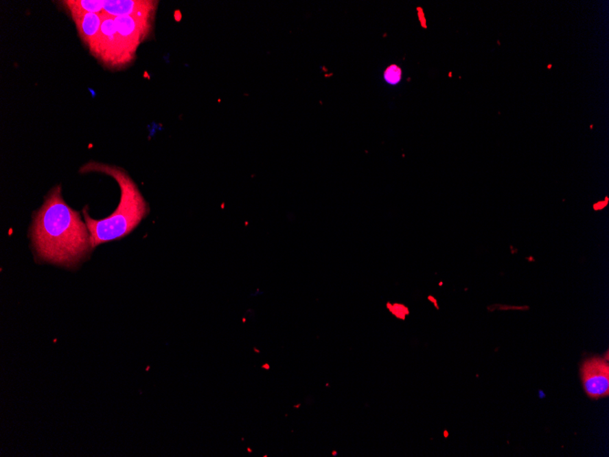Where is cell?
<instances>
[{
  "instance_id": "obj_1",
  "label": "cell",
  "mask_w": 609,
  "mask_h": 457,
  "mask_svg": "<svg viewBox=\"0 0 609 457\" xmlns=\"http://www.w3.org/2000/svg\"><path fill=\"white\" fill-rule=\"evenodd\" d=\"M32 238L38 258L64 267L76 266L93 249L87 225L64 201L60 186L35 214Z\"/></svg>"
},
{
  "instance_id": "obj_2",
  "label": "cell",
  "mask_w": 609,
  "mask_h": 457,
  "mask_svg": "<svg viewBox=\"0 0 609 457\" xmlns=\"http://www.w3.org/2000/svg\"><path fill=\"white\" fill-rule=\"evenodd\" d=\"M99 172L114 178L121 188V201L115 212L107 219L94 220L83 209L86 225L91 236V249L106 242L129 235L148 213V205L135 181L121 167L89 161L80 172Z\"/></svg>"
},
{
  "instance_id": "obj_7",
  "label": "cell",
  "mask_w": 609,
  "mask_h": 457,
  "mask_svg": "<svg viewBox=\"0 0 609 457\" xmlns=\"http://www.w3.org/2000/svg\"><path fill=\"white\" fill-rule=\"evenodd\" d=\"M157 7L158 1L151 0H104V12L116 18L157 10Z\"/></svg>"
},
{
  "instance_id": "obj_6",
  "label": "cell",
  "mask_w": 609,
  "mask_h": 457,
  "mask_svg": "<svg viewBox=\"0 0 609 457\" xmlns=\"http://www.w3.org/2000/svg\"><path fill=\"white\" fill-rule=\"evenodd\" d=\"M68 12L76 25L80 40L91 52L101 32L102 13L80 12L75 10H68Z\"/></svg>"
},
{
  "instance_id": "obj_12",
  "label": "cell",
  "mask_w": 609,
  "mask_h": 457,
  "mask_svg": "<svg viewBox=\"0 0 609 457\" xmlns=\"http://www.w3.org/2000/svg\"><path fill=\"white\" fill-rule=\"evenodd\" d=\"M263 368H264V369H266V370H269V369H271V368H269V365H268V364H265V365H264Z\"/></svg>"
},
{
  "instance_id": "obj_3",
  "label": "cell",
  "mask_w": 609,
  "mask_h": 457,
  "mask_svg": "<svg viewBox=\"0 0 609 457\" xmlns=\"http://www.w3.org/2000/svg\"><path fill=\"white\" fill-rule=\"evenodd\" d=\"M155 12L157 10H147L135 15L116 16L114 19L121 69L130 65L135 60L139 46L152 32Z\"/></svg>"
},
{
  "instance_id": "obj_13",
  "label": "cell",
  "mask_w": 609,
  "mask_h": 457,
  "mask_svg": "<svg viewBox=\"0 0 609 457\" xmlns=\"http://www.w3.org/2000/svg\"><path fill=\"white\" fill-rule=\"evenodd\" d=\"M336 455H338V453H336V451H333V452H332V456H336Z\"/></svg>"
},
{
  "instance_id": "obj_4",
  "label": "cell",
  "mask_w": 609,
  "mask_h": 457,
  "mask_svg": "<svg viewBox=\"0 0 609 457\" xmlns=\"http://www.w3.org/2000/svg\"><path fill=\"white\" fill-rule=\"evenodd\" d=\"M101 32L91 54L94 56L106 68L121 69L119 52L117 40L114 16L102 12Z\"/></svg>"
},
{
  "instance_id": "obj_8",
  "label": "cell",
  "mask_w": 609,
  "mask_h": 457,
  "mask_svg": "<svg viewBox=\"0 0 609 457\" xmlns=\"http://www.w3.org/2000/svg\"><path fill=\"white\" fill-rule=\"evenodd\" d=\"M60 3L67 11L75 10L97 14L104 12V0H65Z\"/></svg>"
},
{
  "instance_id": "obj_14",
  "label": "cell",
  "mask_w": 609,
  "mask_h": 457,
  "mask_svg": "<svg viewBox=\"0 0 609 457\" xmlns=\"http://www.w3.org/2000/svg\"><path fill=\"white\" fill-rule=\"evenodd\" d=\"M444 436H445V437L448 436V432L447 431L444 432Z\"/></svg>"
},
{
  "instance_id": "obj_9",
  "label": "cell",
  "mask_w": 609,
  "mask_h": 457,
  "mask_svg": "<svg viewBox=\"0 0 609 457\" xmlns=\"http://www.w3.org/2000/svg\"><path fill=\"white\" fill-rule=\"evenodd\" d=\"M387 309L393 316L396 317L397 319L404 320L406 317L410 314V311L407 306L400 304V303H391L388 302Z\"/></svg>"
},
{
  "instance_id": "obj_11",
  "label": "cell",
  "mask_w": 609,
  "mask_h": 457,
  "mask_svg": "<svg viewBox=\"0 0 609 457\" xmlns=\"http://www.w3.org/2000/svg\"><path fill=\"white\" fill-rule=\"evenodd\" d=\"M428 299H429L430 300H433V303H435V305L436 306H437V309H439V306H438V305H437V300L433 299V297H430V296L429 298H428Z\"/></svg>"
},
{
  "instance_id": "obj_10",
  "label": "cell",
  "mask_w": 609,
  "mask_h": 457,
  "mask_svg": "<svg viewBox=\"0 0 609 457\" xmlns=\"http://www.w3.org/2000/svg\"><path fill=\"white\" fill-rule=\"evenodd\" d=\"M402 71L398 66H391L385 72V80L391 85H396L400 82Z\"/></svg>"
},
{
  "instance_id": "obj_5",
  "label": "cell",
  "mask_w": 609,
  "mask_h": 457,
  "mask_svg": "<svg viewBox=\"0 0 609 457\" xmlns=\"http://www.w3.org/2000/svg\"><path fill=\"white\" fill-rule=\"evenodd\" d=\"M584 388L593 399L606 397L609 392V366L604 359L592 358L584 362L581 368Z\"/></svg>"
}]
</instances>
